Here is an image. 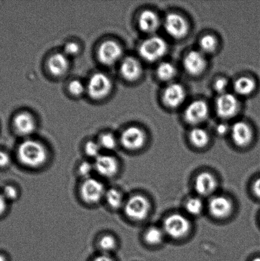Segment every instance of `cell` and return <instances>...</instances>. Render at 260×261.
I'll return each instance as SVG.
<instances>
[{
	"label": "cell",
	"instance_id": "11",
	"mask_svg": "<svg viewBox=\"0 0 260 261\" xmlns=\"http://www.w3.org/2000/svg\"><path fill=\"white\" fill-rule=\"evenodd\" d=\"M183 64L186 71L192 76L200 75L206 67L205 56L200 50H191L185 56Z\"/></svg>",
	"mask_w": 260,
	"mask_h": 261
},
{
	"label": "cell",
	"instance_id": "41",
	"mask_svg": "<svg viewBox=\"0 0 260 261\" xmlns=\"http://www.w3.org/2000/svg\"><path fill=\"white\" fill-rule=\"evenodd\" d=\"M93 261H114L109 255L105 254L98 255Z\"/></svg>",
	"mask_w": 260,
	"mask_h": 261
},
{
	"label": "cell",
	"instance_id": "18",
	"mask_svg": "<svg viewBox=\"0 0 260 261\" xmlns=\"http://www.w3.org/2000/svg\"><path fill=\"white\" fill-rule=\"evenodd\" d=\"M120 71L126 81H135L141 75V65L136 58L127 57L122 61Z\"/></svg>",
	"mask_w": 260,
	"mask_h": 261
},
{
	"label": "cell",
	"instance_id": "1",
	"mask_svg": "<svg viewBox=\"0 0 260 261\" xmlns=\"http://www.w3.org/2000/svg\"><path fill=\"white\" fill-rule=\"evenodd\" d=\"M17 157L22 165L28 168H37L44 165L48 153L44 145L40 142L25 140L18 147Z\"/></svg>",
	"mask_w": 260,
	"mask_h": 261
},
{
	"label": "cell",
	"instance_id": "29",
	"mask_svg": "<svg viewBox=\"0 0 260 261\" xmlns=\"http://www.w3.org/2000/svg\"><path fill=\"white\" fill-rule=\"evenodd\" d=\"M102 149L113 150L117 147V140L115 137L111 133H104L99 137L98 141Z\"/></svg>",
	"mask_w": 260,
	"mask_h": 261
},
{
	"label": "cell",
	"instance_id": "36",
	"mask_svg": "<svg viewBox=\"0 0 260 261\" xmlns=\"http://www.w3.org/2000/svg\"><path fill=\"white\" fill-rule=\"evenodd\" d=\"M65 55L66 56H75L80 51V47L77 43L70 42L66 43L64 47Z\"/></svg>",
	"mask_w": 260,
	"mask_h": 261
},
{
	"label": "cell",
	"instance_id": "43",
	"mask_svg": "<svg viewBox=\"0 0 260 261\" xmlns=\"http://www.w3.org/2000/svg\"><path fill=\"white\" fill-rule=\"evenodd\" d=\"M252 261H260V257H258L254 258V259Z\"/></svg>",
	"mask_w": 260,
	"mask_h": 261
},
{
	"label": "cell",
	"instance_id": "26",
	"mask_svg": "<svg viewBox=\"0 0 260 261\" xmlns=\"http://www.w3.org/2000/svg\"><path fill=\"white\" fill-rule=\"evenodd\" d=\"M164 230L156 227H152L148 229L145 234V240L150 245H159L164 240Z\"/></svg>",
	"mask_w": 260,
	"mask_h": 261
},
{
	"label": "cell",
	"instance_id": "21",
	"mask_svg": "<svg viewBox=\"0 0 260 261\" xmlns=\"http://www.w3.org/2000/svg\"><path fill=\"white\" fill-rule=\"evenodd\" d=\"M69 65L67 56L61 53H56L51 56L47 63L50 73L55 76L64 75L68 70Z\"/></svg>",
	"mask_w": 260,
	"mask_h": 261
},
{
	"label": "cell",
	"instance_id": "37",
	"mask_svg": "<svg viewBox=\"0 0 260 261\" xmlns=\"http://www.w3.org/2000/svg\"><path fill=\"white\" fill-rule=\"evenodd\" d=\"M10 163V157L5 151L0 150V168L7 167Z\"/></svg>",
	"mask_w": 260,
	"mask_h": 261
},
{
	"label": "cell",
	"instance_id": "31",
	"mask_svg": "<svg viewBox=\"0 0 260 261\" xmlns=\"http://www.w3.org/2000/svg\"><path fill=\"white\" fill-rule=\"evenodd\" d=\"M101 150L102 148L98 142L89 141L86 142L85 146L86 154L91 158L95 159L98 158L99 155H101Z\"/></svg>",
	"mask_w": 260,
	"mask_h": 261
},
{
	"label": "cell",
	"instance_id": "14",
	"mask_svg": "<svg viewBox=\"0 0 260 261\" xmlns=\"http://www.w3.org/2000/svg\"><path fill=\"white\" fill-rule=\"evenodd\" d=\"M94 170L104 177L110 178L116 175L119 164L115 158L109 155L101 154L97 158L94 164Z\"/></svg>",
	"mask_w": 260,
	"mask_h": 261
},
{
	"label": "cell",
	"instance_id": "20",
	"mask_svg": "<svg viewBox=\"0 0 260 261\" xmlns=\"http://www.w3.org/2000/svg\"><path fill=\"white\" fill-rule=\"evenodd\" d=\"M138 25L142 32L147 33H154L159 27V17L152 10H145L139 15Z\"/></svg>",
	"mask_w": 260,
	"mask_h": 261
},
{
	"label": "cell",
	"instance_id": "22",
	"mask_svg": "<svg viewBox=\"0 0 260 261\" xmlns=\"http://www.w3.org/2000/svg\"><path fill=\"white\" fill-rule=\"evenodd\" d=\"M234 89L239 95L248 96L255 90L256 83L253 79L249 76H241L234 83Z\"/></svg>",
	"mask_w": 260,
	"mask_h": 261
},
{
	"label": "cell",
	"instance_id": "39",
	"mask_svg": "<svg viewBox=\"0 0 260 261\" xmlns=\"http://www.w3.org/2000/svg\"><path fill=\"white\" fill-rule=\"evenodd\" d=\"M228 126L225 124H220L216 127V132H217L219 135H221L226 134L228 132Z\"/></svg>",
	"mask_w": 260,
	"mask_h": 261
},
{
	"label": "cell",
	"instance_id": "30",
	"mask_svg": "<svg viewBox=\"0 0 260 261\" xmlns=\"http://www.w3.org/2000/svg\"><path fill=\"white\" fill-rule=\"evenodd\" d=\"M99 246L104 252L113 251L117 247L115 239L110 234H106L102 237L99 241Z\"/></svg>",
	"mask_w": 260,
	"mask_h": 261
},
{
	"label": "cell",
	"instance_id": "4",
	"mask_svg": "<svg viewBox=\"0 0 260 261\" xmlns=\"http://www.w3.org/2000/svg\"><path fill=\"white\" fill-rule=\"evenodd\" d=\"M190 222L180 214H172L168 216L164 222V231L173 239H180L189 231Z\"/></svg>",
	"mask_w": 260,
	"mask_h": 261
},
{
	"label": "cell",
	"instance_id": "19",
	"mask_svg": "<svg viewBox=\"0 0 260 261\" xmlns=\"http://www.w3.org/2000/svg\"><path fill=\"white\" fill-rule=\"evenodd\" d=\"M14 126L18 134L26 137L35 132L36 122L32 115L22 112L15 117Z\"/></svg>",
	"mask_w": 260,
	"mask_h": 261
},
{
	"label": "cell",
	"instance_id": "25",
	"mask_svg": "<svg viewBox=\"0 0 260 261\" xmlns=\"http://www.w3.org/2000/svg\"><path fill=\"white\" fill-rule=\"evenodd\" d=\"M177 73L175 66L169 62H162L157 68V75L160 80L169 81L175 77Z\"/></svg>",
	"mask_w": 260,
	"mask_h": 261
},
{
	"label": "cell",
	"instance_id": "23",
	"mask_svg": "<svg viewBox=\"0 0 260 261\" xmlns=\"http://www.w3.org/2000/svg\"><path fill=\"white\" fill-rule=\"evenodd\" d=\"M190 139L195 147L203 148L208 145L210 137L206 130L200 127H195L190 133Z\"/></svg>",
	"mask_w": 260,
	"mask_h": 261
},
{
	"label": "cell",
	"instance_id": "9",
	"mask_svg": "<svg viewBox=\"0 0 260 261\" xmlns=\"http://www.w3.org/2000/svg\"><path fill=\"white\" fill-rule=\"evenodd\" d=\"M239 103L234 94L225 93L220 94L216 101V112L223 119H230L238 113Z\"/></svg>",
	"mask_w": 260,
	"mask_h": 261
},
{
	"label": "cell",
	"instance_id": "10",
	"mask_svg": "<svg viewBox=\"0 0 260 261\" xmlns=\"http://www.w3.org/2000/svg\"><path fill=\"white\" fill-rule=\"evenodd\" d=\"M208 106L203 100L192 101L188 105L184 112L185 119L191 124L201 123L208 118Z\"/></svg>",
	"mask_w": 260,
	"mask_h": 261
},
{
	"label": "cell",
	"instance_id": "15",
	"mask_svg": "<svg viewBox=\"0 0 260 261\" xmlns=\"http://www.w3.org/2000/svg\"><path fill=\"white\" fill-rule=\"evenodd\" d=\"M232 138L239 147H245L251 142L253 132L251 127L245 122L238 121L231 127Z\"/></svg>",
	"mask_w": 260,
	"mask_h": 261
},
{
	"label": "cell",
	"instance_id": "28",
	"mask_svg": "<svg viewBox=\"0 0 260 261\" xmlns=\"http://www.w3.org/2000/svg\"><path fill=\"white\" fill-rule=\"evenodd\" d=\"M216 46H217V41L213 35H206L203 36L199 40L200 49L203 54L214 52Z\"/></svg>",
	"mask_w": 260,
	"mask_h": 261
},
{
	"label": "cell",
	"instance_id": "32",
	"mask_svg": "<svg viewBox=\"0 0 260 261\" xmlns=\"http://www.w3.org/2000/svg\"><path fill=\"white\" fill-rule=\"evenodd\" d=\"M68 89L71 94L75 96H79L83 94L86 91V87L81 81L75 80L71 81L69 84Z\"/></svg>",
	"mask_w": 260,
	"mask_h": 261
},
{
	"label": "cell",
	"instance_id": "35",
	"mask_svg": "<svg viewBox=\"0 0 260 261\" xmlns=\"http://www.w3.org/2000/svg\"><path fill=\"white\" fill-rule=\"evenodd\" d=\"M228 81L225 78H219L214 84V89L217 93L222 94L226 93L228 88Z\"/></svg>",
	"mask_w": 260,
	"mask_h": 261
},
{
	"label": "cell",
	"instance_id": "38",
	"mask_svg": "<svg viewBox=\"0 0 260 261\" xmlns=\"http://www.w3.org/2000/svg\"><path fill=\"white\" fill-rule=\"evenodd\" d=\"M8 201L5 198L2 193H0V216H2L6 212L7 208Z\"/></svg>",
	"mask_w": 260,
	"mask_h": 261
},
{
	"label": "cell",
	"instance_id": "12",
	"mask_svg": "<svg viewBox=\"0 0 260 261\" xmlns=\"http://www.w3.org/2000/svg\"><path fill=\"white\" fill-rule=\"evenodd\" d=\"M122 145L126 149L136 150L141 148L145 142V135L138 127L131 126L125 129L121 137Z\"/></svg>",
	"mask_w": 260,
	"mask_h": 261
},
{
	"label": "cell",
	"instance_id": "24",
	"mask_svg": "<svg viewBox=\"0 0 260 261\" xmlns=\"http://www.w3.org/2000/svg\"><path fill=\"white\" fill-rule=\"evenodd\" d=\"M104 198L111 208L119 209L124 204L123 195L121 191L115 188H110L106 190Z\"/></svg>",
	"mask_w": 260,
	"mask_h": 261
},
{
	"label": "cell",
	"instance_id": "27",
	"mask_svg": "<svg viewBox=\"0 0 260 261\" xmlns=\"http://www.w3.org/2000/svg\"><path fill=\"white\" fill-rule=\"evenodd\" d=\"M204 204L202 199L198 197H192L188 199L185 203L186 211L192 216H198L203 211Z\"/></svg>",
	"mask_w": 260,
	"mask_h": 261
},
{
	"label": "cell",
	"instance_id": "17",
	"mask_svg": "<svg viewBox=\"0 0 260 261\" xmlns=\"http://www.w3.org/2000/svg\"><path fill=\"white\" fill-rule=\"evenodd\" d=\"M217 186L215 176L208 172H203L198 175L194 181V188L197 193L202 196H208L214 193Z\"/></svg>",
	"mask_w": 260,
	"mask_h": 261
},
{
	"label": "cell",
	"instance_id": "2",
	"mask_svg": "<svg viewBox=\"0 0 260 261\" xmlns=\"http://www.w3.org/2000/svg\"><path fill=\"white\" fill-rule=\"evenodd\" d=\"M167 44L162 38L153 36L147 38L139 45L141 57L149 62H155L164 57L167 52Z\"/></svg>",
	"mask_w": 260,
	"mask_h": 261
},
{
	"label": "cell",
	"instance_id": "5",
	"mask_svg": "<svg viewBox=\"0 0 260 261\" xmlns=\"http://www.w3.org/2000/svg\"><path fill=\"white\" fill-rule=\"evenodd\" d=\"M150 203L145 197L134 195L127 199L124 204V212L129 219L134 221H142L149 214Z\"/></svg>",
	"mask_w": 260,
	"mask_h": 261
},
{
	"label": "cell",
	"instance_id": "8",
	"mask_svg": "<svg viewBox=\"0 0 260 261\" xmlns=\"http://www.w3.org/2000/svg\"><path fill=\"white\" fill-rule=\"evenodd\" d=\"M164 27L167 34L175 39L184 38L188 32L187 20L182 15L176 13L167 15L164 19Z\"/></svg>",
	"mask_w": 260,
	"mask_h": 261
},
{
	"label": "cell",
	"instance_id": "33",
	"mask_svg": "<svg viewBox=\"0 0 260 261\" xmlns=\"http://www.w3.org/2000/svg\"><path fill=\"white\" fill-rule=\"evenodd\" d=\"M78 170L81 176L85 179H88L91 177L92 173L94 170V166L88 161H83L79 165Z\"/></svg>",
	"mask_w": 260,
	"mask_h": 261
},
{
	"label": "cell",
	"instance_id": "34",
	"mask_svg": "<svg viewBox=\"0 0 260 261\" xmlns=\"http://www.w3.org/2000/svg\"><path fill=\"white\" fill-rule=\"evenodd\" d=\"M3 195L7 199L8 201H14L17 198L18 191L14 186L11 185H7L3 189Z\"/></svg>",
	"mask_w": 260,
	"mask_h": 261
},
{
	"label": "cell",
	"instance_id": "16",
	"mask_svg": "<svg viewBox=\"0 0 260 261\" xmlns=\"http://www.w3.org/2000/svg\"><path fill=\"white\" fill-rule=\"evenodd\" d=\"M232 210H233V204L231 201L225 196H214L209 202V211L216 218H225L231 213Z\"/></svg>",
	"mask_w": 260,
	"mask_h": 261
},
{
	"label": "cell",
	"instance_id": "40",
	"mask_svg": "<svg viewBox=\"0 0 260 261\" xmlns=\"http://www.w3.org/2000/svg\"><path fill=\"white\" fill-rule=\"evenodd\" d=\"M253 191L254 194L260 198V177L256 179L253 184Z\"/></svg>",
	"mask_w": 260,
	"mask_h": 261
},
{
	"label": "cell",
	"instance_id": "6",
	"mask_svg": "<svg viewBox=\"0 0 260 261\" xmlns=\"http://www.w3.org/2000/svg\"><path fill=\"white\" fill-rule=\"evenodd\" d=\"M106 189L101 181L93 178L85 179L80 188L83 200L89 204H96L104 198Z\"/></svg>",
	"mask_w": 260,
	"mask_h": 261
},
{
	"label": "cell",
	"instance_id": "13",
	"mask_svg": "<svg viewBox=\"0 0 260 261\" xmlns=\"http://www.w3.org/2000/svg\"><path fill=\"white\" fill-rule=\"evenodd\" d=\"M185 89L179 84H170L163 92V101L169 108H177L180 106L185 101Z\"/></svg>",
	"mask_w": 260,
	"mask_h": 261
},
{
	"label": "cell",
	"instance_id": "42",
	"mask_svg": "<svg viewBox=\"0 0 260 261\" xmlns=\"http://www.w3.org/2000/svg\"><path fill=\"white\" fill-rule=\"evenodd\" d=\"M0 261H7L6 257L4 255L0 254Z\"/></svg>",
	"mask_w": 260,
	"mask_h": 261
},
{
	"label": "cell",
	"instance_id": "7",
	"mask_svg": "<svg viewBox=\"0 0 260 261\" xmlns=\"http://www.w3.org/2000/svg\"><path fill=\"white\" fill-rule=\"evenodd\" d=\"M123 50L121 45L114 40H106L101 43L98 51L99 60L103 65H113L121 60Z\"/></svg>",
	"mask_w": 260,
	"mask_h": 261
},
{
	"label": "cell",
	"instance_id": "3",
	"mask_svg": "<svg viewBox=\"0 0 260 261\" xmlns=\"http://www.w3.org/2000/svg\"><path fill=\"white\" fill-rule=\"evenodd\" d=\"M111 89V79L106 74L99 72L91 76L86 86L89 96L97 100L106 98L110 93Z\"/></svg>",
	"mask_w": 260,
	"mask_h": 261
}]
</instances>
